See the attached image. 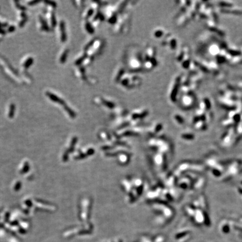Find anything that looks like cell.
<instances>
[{
	"label": "cell",
	"instance_id": "obj_2",
	"mask_svg": "<svg viewBox=\"0 0 242 242\" xmlns=\"http://www.w3.org/2000/svg\"><path fill=\"white\" fill-rule=\"evenodd\" d=\"M85 29L87 32L89 33L90 34H93L94 33V28H93L92 25H91V24L89 22H86L85 25Z\"/></svg>",
	"mask_w": 242,
	"mask_h": 242
},
{
	"label": "cell",
	"instance_id": "obj_1",
	"mask_svg": "<svg viewBox=\"0 0 242 242\" xmlns=\"http://www.w3.org/2000/svg\"><path fill=\"white\" fill-rule=\"evenodd\" d=\"M94 8H89L86 10H85L84 16L85 19H88L89 17H90L94 15Z\"/></svg>",
	"mask_w": 242,
	"mask_h": 242
},
{
	"label": "cell",
	"instance_id": "obj_3",
	"mask_svg": "<svg viewBox=\"0 0 242 242\" xmlns=\"http://www.w3.org/2000/svg\"><path fill=\"white\" fill-rule=\"evenodd\" d=\"M163 31L161 30H156L154 33V35L156 38H159L161 37V35H163Z\"/></svg>",
	"mask_w": 242,
	"mask_h": 242
}]
</instances>
